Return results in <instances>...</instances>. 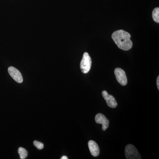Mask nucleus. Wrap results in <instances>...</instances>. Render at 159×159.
I'll use <instances>...</instances> for the list:
<instances>
[{"label": "nucleus", "instance_id": "nucleus-1", "mask_svg": "<svg viewBox=\"0 0 159 159\" xmlns=\"http://www.w3.org/2000/svg\"><path fill=\"white\" fill-rule=\"evenodd\" d=\"M130 34L124 30L115 31L112 34V38L119 48L124 51H128L133 46L130 40Z\"/></svg>", "mask_w": 159, "mask_h": 159}, {"label": "nucleus", "instance_id": "nucleus-2", "mask_svg": "<svg viewBox=\"0 0 159 159\" xmlns=\"http://www.w3.org/2000/svg\"><path fill=\"white\" fill-rule=\"evenodd\" d=\"M92 65V60L87 52L83 54L80 64V68L83 74H87L90 70Z\"/></svg>", "mask_w": 159, "mask_h": 159}, {"label": "nucleus", "instance_id": "nucleus-3", "mask_svg": "<svg viewBox=\"0 0 159 159\" xmlns=\"http://www.w3.org/2000/svg\"><path fill=\"white\" fill-rule=\"evenodd\" d=\"M125 156L127 159H142L140 153L134 145H128L125 148Z\"/></svg>", "mask_w": 159, "mask_h": 159}, {"label": "nucleus", "instance_id": "nucleus-4", "mask_svg": "<svg viewBox=\"0 0 159 159\" xmlns=\"http://www.w3.org/2000/svg\"><path fill=\"white\" fill-rule=\"evenodd\" d=\"M114 72L118 82L121 85H126L127 84V79L125 71L122 69L117 68L115 69Z\"/></svg>", "mask_w": 159, "mask_h": 159}, {"label": "nucleus", "instance_id": "nucleus-5", "mask_svg": "<svg viewBox=\"0 0 159 159\" xmlns=\"http://www.w3.org/2000/svg\"><path fill=\"white\" fill-rule=\"evenodd\" d=\"M9 75L14 80L19 83H21L23 81L22 75L17 69L14 67L10 66L8 68Z\"/></svg>", "mask_w": 159, "mask_h": 159}, {"label": "nucleus", "instance_id": "nucleus-6", "mask_svg": "<svg viewBox=\"0 0 159 159\" xmlns=\"http://www.w3.org/2000/svg\"><path fill=\"white\" fill-rule=\"evenodd\" d=\"M102 97L106 101L108 107L112 108L116 107L118 104L113 96L109 95L105 90L102 91Z\"/></svg>", "mask_w": 159, "mask_h": 159}, {"label": "nucleus", "instance_id": "nucleus-7", "mask_svg": "<svg viewBox=\"0 0 159 159\" xmlns=\"http://www.w3.org/2000/svg\"><path fill=\"white\" fill-rule=\"evenodd\" d=\"M95 121L98 124L102 125V129L105 131L108 128L109 125V121L103 114H97L95 116Z\"/></svg>", "mask_w": 159, "mask_h": 159}, {"label": "nucleus", "instance_id": "nucleus-8", "mask_svg": "<svg viewBox=\"0 0 159 159\" xmlns=\"http://www.w3.org/2000/svg\"><path fill=\"white\" fill-rule=\"evenodd\" d=\"M88 146L91 154L94 157L99 156L100 150L99 146L95 141L90 140L88 142Z\"/></svg>", "mask_w": 159, "mask_h": 159}, {"label": "nucleus", "instance_id": "nucleus-9", "mask_svg": "<svg viewBox=\"0 0 159 159\" xmlns=\"http://www.w3.org/2000/svg\"><path fill=\"white\" fill-rule=\"evenodd\" d=\"M18 152L19 154L20 158L21 159H26L28 157V151L23 147H20L18 150Z\"/></svg>", "mask_w": 159, "mask_h": 159}, {"label": "nucleus", "instance_id": "nucleus-10", "mask_svg": "<svg viewBox=\"0 0 159 159\" xmlns=\"http://www.w3.org/2000/svg\"><path fill=\"white\" fill-rule=\"evenodd\" d=\"M152 18L155 21L159 23V8H155L153 10L152 14Z\"/></svg>", "mask_w": 159, "mask_h": 159}, {"label": "nucleus", "instance_id": "nucleus-11", "mask_svg": "<svg viewBox=\"0 0 159 159\" xmlns=\"http://www.w3.org/2000/svg\"><path fill=\"white\" fill-rule=\"evenodd\" d=\"M33 144H34V146H35L38 149H39V150L42 149L43 148L44 145L42 143H41V142L34 141V142H33Z\"/></svg>", "mask_w": 159, "mask_h": 159}, {"label": "nucleus", "instance_id": "nucleus-12", "mask_svg": "<svg viewBox=\"0 0 159 159\" xmlns=\"http://www.w3.org/2000/svg\"><path fill=\"white\" fill-rule=\"evenodd\" d=\"M157 86L158 89L159 90V76L157 78Z\"/></svg>", "mask_w": 159, "mask_h": 159}, {"label": "nucleus", "instance_id": "nucleus-13", "mask_svg": "<svg viewBox=\"0 0 159 159\" xmlns=\"http://www.w3.org/2000/svg\"><path fill=\"white\" fill-rule=\"evenodd\" d=\"M61 159H68V158L66 156H62V157H61Z\"/></svg>", "mask_w": 159, "mask_h": 159}]
</instances>
